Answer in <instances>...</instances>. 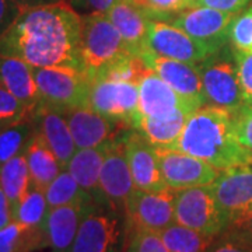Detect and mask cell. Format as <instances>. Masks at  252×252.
<instances>
[{
	"label": "cell",
	"mask_w": 252,
	"mask_h": 252,
	"mask_svg": "<svg viewBox=\"0 0 252 252\" xmlns=\"http://www.w3.org/2000/svg\"><path fill=\"white\" fill-rule=\"evenodd\" d=\"M46 247L42 228H34L11 220L0 228V252H34Z\"/></svg>",
	"instance_id": "4316f807"
},
{
	"label": "cell",
	"mask_w": 252,
	"mask_h": 252,
	"mask_svg": "<svg viewBox=\"0 0 252 252\" xmlns=\"http://www.w3.org/2000/svg\"><path fill=\"white\" fill-rule=\"evenodd\" d=\"M62 1H66V0H62Z\"/></svg>",
	"instance_id": "bcb514c9"
},
{
	"label": "cell",
	"mask_w": 252,
	"mask_h": 252,
	"mask_svg": "<svg viewBox=\"0 0 252 252\" xmlns=\"http://www.w3.org/2000/svg\"><path fill=\"white\" fill-rule=\"evenodd\" d=\"M49 209L51 207L46 200L45 190L31 185L26 195L11 209V216L14 221L27 227L42 228Z\"/></svg>",
	"instance_id": "f1b7e54d"
},
{
	"label": "cell",
	"mask_w": 252,
	"mask_h": 252,
	"mask_svg": "<svg viewBox=\"0 0 252 252\" xmlns=\"http://www.w3.org/2000/svg\"><path fill=\"white\" fill-rule=\"evenodd\" d=\"M105 14L119 31L130 54L139 56L149 49L147 38L150 18L139 4L127 0H117Z\"/></svg>",
	"instance_id": "44dd1931"
},
{
	"label": "cell",
	"mask_w": 252,
	"mask_h": 252,
	"mask_svg": "<svg viewBox=\"0 0 252 252\" xmlns=\"http://www.w3.org/2000/svg\"><path fill=\"white\" fill-rule=\"evenodd\" d=\"M41 104L61 112L90 107L91 81L73 67H32Z\"/></svg>",
	"instance_id": "5b68a950"
},
{
	"label": "cell",
	"mask_w": 252,
	"mask_h": 252,
	"mask_svg": "<svg viewBox=\"0 0 252 252\" xmlns=\"http://www.w3.org/2000/svg\"><path fill=\"white\" fill-rule=\"evenodd\" d=\"M0 185L13 209L31 187L26 150L0 165Z\"/></svg>",
	"instance_id": "484cf974"
},
{
	"label": "cell",
	"mask_w": 252,
	"mask_h": 252,
	"mask_svg": "<svg viewBox=\"0 0 252 252\" xmlns=\"http://www.w3.org/2000/svg\"><path fill=\"white\" fill-rule=\"evenodd\" d=\"M45 196L51 209L66 205H97L67 170H62L46 187Z\"/></svg>",
	"instance_id": "83f0119b"
},
{
	"label": "cell",
	"mask_w": 252,
	"mask_h": 252,
	"mask_svg": "<svg viewBox=\"0 0 252 252\" xmlns=\"http://www.w3.org/2000/svg\"><path fill=\"white\" fill-rule=\"evenodd\" d=\"M175 223L212 238L228 227L212 185L175 190Z\"/></svg>",
	"instance_id": "8992f818"
},
{
	"label": "cell",
	"mask_w": 252,
	"mask_h": 252,
	"mask_svg": "<svg viewBox=\"0 0 252 252\" xmlns=\"http://www.w3.org/2000/svg\"><path fill=\"white\" fill-rule=\"evenodd\" d=\"M207 252H252V240L228 227L212 241Z\"/></svg>",
	"instance_id": "d590c367"
},
{
	"label": "cell",
	"mask_w": 252,
	"mask_h": 252,
	"mask_svg": "<svg viewBox=\"0 0 252 252\" xmlns=\"http://www.w3.org/2000/svg\"><path fill=\"white\" fill-rule=\"evenodd\" d=\"M117 0H66L76 13L83 16L105 14Z\"/></svg>",
	"instance_id": "f35d334b"
},
{
	"label": "cell",
	"mask_w": 252,
	"mask_h": 252,
	"mask_svg": "<svg viewBox=\"0 0 252 252\" xmlns=\"http://www.w3.org/2000/svg\"><path fill=\"white\" fill-rule=\"evenodd\" d=\"M90 107L104 117L132 126L139 111V87L130 81L95 77L91 80Z\"/></svg>",
	"instance_id": "30bf717a"
},
{
	"label": "cell",
	"mask_w": 252,
	"mask_h": 252,
	"mask_svg": "<svg viewBox=\"0 0 252 252\" xmlns=\"http://www.w3.org/2000/svg\"><path fill=\"white\" fill-rule=\"evenodd\" d=\"M139 56L156 74H158L180 95L198 102L202 107L205 105L202 80L196 64L164 58L154 54L150 49L144 51Z\"/></svg>",
	"instance_id": "e0dca14e"
},
{
	"label": "cell",
	"mask_w": 252,
	"mask_h": 252,
	"mask_svg": "<svg viewBox=\"0 0 252 252\" xmlns=\"http://www.w3.org/2000/svg\"><path fill=\"white\" fill-rule=\"evenodd\" d=\"M23 9L16 0H0V36L13 26Z\"/></svg>",
	"instance_id": "60d3db41"
},
{
	"label": "cell",
	"mask_w": 252,
	"mask_h": 252,
	"mask_svg": "<svg viewBox=\"0 0 252 252\" xmlns=\"http://www.w3.org/2000/svg\"><path fill=\"white\" fill-rule=\"evenodd\" d=\"M234 58L244 102L252 105V54L234 51Z\"/></svg>",
	"instance_id": "8d00e7d4"
},
{
	"label": "cell",
	"mask_w": 252,
	"mask_h": 252,
	"mask_svg": "<svg viewBox=\"0 0 252 252\" xmlns=\"http://www.w3.org/2000/svg\"><path fill=\"white\" fill-rule=\"evenodd\" d=\"M20 6L26 7H34V6H41V4H49V3H56L62 0H16Z\"/></svg>",
	"instance_id": "ee69618b"
},
{
	"label": "cell",
	"mask_w": 252,
	"mask_h": 252,
	"mask_svg": "<svg viewBox=\"0 0 252 252\" xmlns=\"http://www.w3.org/2000/svg\"><path fill=\"white\" fill-rule=\"evenodd\" d=\"M13 220L11 216V205H10L9 198L6 196L4 190L0 185V228L7 225Z\"/></svg>",
	"instance_id": "b9f144b4"
},
{
	"label": "cell",
	"mask_w": 252,
	"mask_h": 252,
	"mask_svg": "<svg viewBox=\"0 0 252 252\" xmlns=\"http://www.w3.org/2000/svg\"><path fill=\"white\" fill-rule=\"evenodd\" d=\"M81 16L66 1L26 7L0 36V54L32 67H73L83 72Z\"/></svg>",
	"instance_id": "6da1fadb"
},
{
	"label": "cell",
	"mask_w": 252,
	"mask_h": 252,
	"mask_svg": "<svg viewBox=\"0 0 252 252\" xmlns=\"http://www.w3.org/2000/svg\"><path fill=\"white\" fill-rule=\"evenodd\" d=\"M139 4L150 20L168 21L172 16L190 9L195 0H139Z\"/></svg>",
	"instance_id": "836d02e7"
},
{
	"label": "cell",
	"mask_w": 252,
	"mask_h": 252,
	"mask_svg": "<svg viewBox=\"0 0 252 252\" xmlns=\"http://www.w3.org/2000/svg\"><path fill=\"white\" fill-rule=\"evenodd\" d=\"M177 150L205 160L219 171L252 162V152L240 143L234 112L203 105L189 117Z\"/></svg>",
	"instance_id": "7a4b0ae2"
},
{
	"label": "cell",
	"mask_w": 252,
	"mask_h": 252,
	"mask_svg": "<svg viewBox=\"0 0 252 252\" xmlns=\"http://www.w3.org/2000/svg\"><path fill=\"white\" fill-rule=\"evenodd\" d=\"M127 1H133V3H139V0H127Z\"/></svg>",
	"instance_id": "f6af8a7d"
},
{
	"label": "cell",
	"mask_w": 252,
	"mask_h": 252,
	"mask_svg": "<svg viewBox=\"0 0 252 252\" xmlns=\"http://www.w3.org/2000/svg\"><path fill=\"white\" fill-rule=\"evenodd\" d=\"M34 122L36 133L44 139V142L54 152L56 158L66 170L77 147L64 115L61 111L41 104L34 114Z\"/></svg>",
	"instance_id": "7402d4cb"
},
{
	"label": "cell",
	"mask_w": 252,
	"mask_h": 252,
	"mask_svg": "<svg viewBox=\"0 0 252 252\" xmlns=\"http://www.w3.org/2000/svg\"><path fill=\"white\" fill-rule=\"evenodd\" d=\"M235 14L210 7H190L172 16L167 23L187 34L215 54L230 44V26Z\"/></svg>",
	"instance_id": "9c48e42d"
},
{
	"label": "cell",
	"mask_w": 252,
	"mask_h": 252,
	"mask_svg": "<svg viewBox=\"0 0 252 252\" xmlns=\"http://www.w3.org/2000/svg\"><path fill=\"white\" fill-rule=\"evenodd\" d=\"M114 142H107L89 149H77L76 153L73 154L70 162L66 167V170L72 174V177L77 181V184L99 206L109 207L101 189L99 175H101L102 162L111 150Z\"/></svg>",
	"instance_id": "d6986e66"
},
{
	"label": "cell",
	"mask_w": 252,
	"mask_h": 252,
	"mask_svg": "<svg viewBox=\"0 0 252 252\" xmlns=\"http://www.w3.org/2000/svg\"><path fill=\"white\" fill-rule=\"evenodd\" d=\"M198 66L205 105L237 112L245 105L237 74L234 49L225 45Z\"/></svg>",
	"instance_id": "277c9868"
},
{
	"label": "cell",
	"mask_w": 252,
	"mask_h": 252,
	"mask_svg": "<svg viewBox=\"0 0 252 252\" xmlns=\"http://www.w3.org/2000/svg\"><path fill=\"white\" fill-rule=\"evenodd\" d=\"M147 46L154 54L181 62L199 64L210 54L203 44L181 28L160 20H150Z\"/></svg>",
	"instance_id": "5bb4252c"
},
{
	"label": "cell",
	"mask_w": 252,
	"mask_h": 252,
	"mask_svg": "<svg viewBox=\"0 0 252 252\" xmlns=\"http://www.w3.org/2000/svg\"><path fill=\"white\" fill-rule=\"evenodd\" d=\"M235 133L244 147L252 152V105H244L240 111L234 112Z\"/></svg>",
	"instance_id": "74e56055"
},
{
	"label": "cell",
	"mask_w": 252,
	"mask_h": 252,
	"mask_svg": "<svg viewBox=\"0 0 252 252\" xmlns=\"http://www.w3.org/2000/svg\"><path fill=\"white\" fill-rule=\"evenodd\" d=\"M124 252H170L160 233L127 227Z\"/></svg>",
	"instance_id": "1f68e13d"
},
{
	"label": "cell",
	"mask_w": 252,
	"mask_h": 252,
	"mask_svg": "<svg viewBox=\"0 0 252 252\" xmlns=\"http://www.w3.org/2000/svg\"><path fill=\"white\" fill-rule=\"evenodd\" d=\"M164 182L172 190L212 185L219 170L205 160L177 149L156 147Z\"/></svg>",
	"instance_id": "7c38bea8"
},
{
	"label": "cell",
	"mask_w": 252,
	"mask_h": 252,
	"mask_svg": "<svg viewBox=\"0 0 252 252\" xmlns=\"http://www.w3.org/2000/svg\"><path fill=\"white\" fill-rule=\"evenodd\" d=\"M230 227H231V228H234V230L241 231L243 234L248 235V237L252 240V210L250 212V213H247L243 219H240L238 221L233 223ZM227 228H228V227H227Z\"/></svg>",
	"instance_id": "7bdbcfd3"
},
{
	"label": "cell",
	"mask_w": 252,
	"mask_h": 252,
	"mask_svg": "<svg viewBox=\"0 0 252 252\" xmlns=\"http://www.w3.org/2000/svg\"><path fill=\"white\" fill-rule=\"evenodd\" d=\"M160 235L170 252H207L215 240L178 223L164 228Z\"/></svg>",
	"instance_id": "4dcf8cb0"
},
{
	"label": "cell",
	"mask_w": 252,
	"mask_h": 252,
	"mask_svg": "<svg viewBox=\"0 0 252 252\" xmlns=\"http://www.w3.org/2000/svg\"><path fill=\"white\" fill-rule=\"evenodd\" d=\"M121 216L111 207H91L69 252H124L125 235Z\"/></svg>",
	"instance_id": "52a82bcc"
},
{
	"label": "cell",
	"mask_w": 252,
	"mask_h": 252,
	"mask_svg": "<svg viewBox=\"0 0 252 252\" xmlns=\"http://www.w3.org/2000/svg\"><path fill=\"white\" fill-rule=\"evenodd\" d=\"M139 111L142 117H164L178 109L196 111L202 105L180 95L158 74L152 70L139 83Z\"/></svg>",
	"instance_id": "ac0fdd59"
},
{
	"label": "cell",
	"mask_w": 252,
	"mask_h": 252,
	"mask_svg": "<svg viewBox=\"0 0 252 252\" xmlns=\"http://www.w3.org/2000/svg\"><path fill=\"white\" fill-rule=\"evenodd\" d=\"M62 114L69 125L77 149H89L107 142H114L125 130L132 127L125 122L101 115L91 107L69 109Z\"/></svg>",
	"instance_id": "9a60e30c"
},
{
	"label": "cell",
	"mask_w": 252,
	"mask_h": 252,
	"mask_svg": "<svg viewBox=\"0 0 252 252\" xmlns=\"http://www.w3.org/2000/svg\"><path fill=\"white\" fill-rule=\"evenodd\" d=\"M122 143L136 188L154 192L170 189L162 178L154 144L133 127L122 135Z\"/></svg>",
	"instance_id": "4fadbf2b"
},
{
	"label": "cell",
	"mask_w": 252,
	"mask_h": 252,
	"mask_svg": "<svg viewBox=\"0 0 252 252\" xmlns=\"http://www.w3.org/2000/svg\"><path fill=\"white\" fill-rule=\"evenodd\" d=\"M252 0H195L193 7H210V9L220 10L231 14H238L248 6H251Z\"/></svg>",
	"instance_id": "ab89813d"
},
{
	"label": "cell",
	"mask_w": 252,
	"mask_h": 252,
	"mask_svg": "<svg viewBox=\"0 0 252 252\" xmlns=\"http://www.w3.org/2000/svg\"><path fill=\"white\" fill-rule=\"evenodd\" d=\"M122 135L114 142L111 150L102 162L99 184L109 207L114 209L119 215L125 216L126 200L136 187L126 158Z\"/></svg>",
	"instance_id": "2e32d148"
},
{
	"label": "cell",
	"mask_w": 252,
	"mask_h": 252,
	"mask_svg": "<svg viewBox=\"0 0 252 252\" xmlns=\"http://www.w3.org/2000/svg\"><path fill=\"white\" fill-rule=\"evenodd\" d=\"M230 45L234 51L252 54V4L233 18L230 26Z\"/></svg>",
	"instance_id": "d6a6232c"
},
{
	"label": "cell",
	"mask_w": 252,
	"mask_h": 252,
	"mask_svg": "<svg viewBox=\"0 0 252 252\" xmlns=\"http://www.w3.org/2000/svg\"><path fill=\"white\" fill-rule=\"evenodd\" d=\"M0 86L34 112L41 105L32 66L16 56L0 54Z\"/></svg>",
	"instance_id": "603a6c76"
},
{
	"label": "cell",
	"mask_w": 252,
	"mask_h": 252,
	"mask_svg": "<svg viewBox=\"0 0 252 252\" xmlns=\"http://www.w3.org/2000/svg\"><path fill=\"white\" fill-rule=\"evenodd\" d=\"M26 157L31 177V185L44 190L62 172V170H64L54 152L48 147L44 139L36 133V130L35 135L32 136L26 147Z\"/></svg>",
	"instance_id": "d4e9b609"
},
{
	"label": "cell",
	"mask_w": 252,
	"mask_h": 252,
	"mask_svg": "<svg viewBox=\"0 0 252 252\" xmlns=\"http://www.w3.org/2000/svg\"><path fill=\"white\" fill-rule=\"evenodd\" d=\"M34 111L0 86V127L34 117Z\"/></svg>",
	"instance_id": "e575fe53"
},
{
	"label": "cell",
	"mask_w": 252,
	"mask_h": 252,
	"mask_svg": "<svg viewBox=\"0 0 252 252\" xmlns=\"http://www.w3.org/2000/svg\"><path fill=\"white\" fill-rule=\"evenodd\" d=\"M95 205H66L52 207L44 223L46 247L52 252H69L84 216Z\"/></svg>",
	"instance_id": "ffe728a7"
},
{
	"label": "cell",
	"mask_w": 252,
	"mask_h": 252,
	"mask_svg": "<svg viewBox=\"0 0 252 252\" xmlns=\"http://www.w3.org/2000/svg\"><path fill=\"white\" fill-rule=\"evenodd\" d=\"M192 112L195 111L178 109L170 115L157 118L136 115L132 127L139 130L156 147L175 149Z\"/></svg>",
	"instance_id": "cb8c5ba5"
},
{
	"label": "cell",
	"mask_w": 252,
	"mask_h": 252,
	"mask_svg": "<svg viewBox=\"0 0 252 252\" xmlns=\"http://www.w3.org/2000/svg\"><path fill=\"white\" fill-rule=\"evenodd\" d=\"M129 54L130 52L119 31L109 21L107 14H90L81 17L80 56L83 72L87 74L90 81Z\"/></svg>",
	"instance_id": "3957f363"
},
{
	"label": "cell",
	"mask_w": 252,
	"mask_h": 252,
	"mask_svg": "<svg viewBox=\"0 0 252 252\" xmlns=\"http://www.w3.org/2000/svg\"><path fill=\"white\" fill-rule=\"evenodd\" d=\"M34 135V117L0 127V165L24 152Z\"/></svg>",
	"instance_id": "f546056e"
},
{
	"label": "cell",
	"mask_w": 252,
	"mask_h": 252,
	"mask_svg": "<svg viewBox=\"0 0 252 252\" xmlns=\"http://www.w3.org/2000/svg\"><path fill=\"white\" fill-rule=\"evenodd\" d=\"M212 188L230 227L252 210V162L220 171Z\"/></svg>",
	"instance_id": "8fae6325"
},
{
	"label": "cell",
	"mask_w": 252,
	"mask_h": 252,
	"mask_svg": "<svg viewBox=\"0 0 252 252\" xmlns=\"http://www.w3.org/2000/svg\"><path fill=\"white\" fill-rule=\"evenodd\" d=\"M127 227L161 233L175 223V190H143L135 188L126 200Z\"/></svg>",
	"instance_id": "ba28073f"
}]
</instances>
